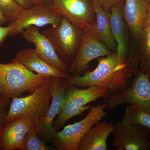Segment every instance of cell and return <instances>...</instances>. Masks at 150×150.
Wrapping results in <instances>:
<instances>
[{
    "mask_svg": "<svg viewBox=\"0 0 150 150\" xmlns=\"http://www.w3.org/2000/svg\"><path fill=\"white\" fill-rule=\"evenodd\" d=\"M98 64L92 71L83 76H71L63 79L67 87L78 86L86 88L95 86L105 90L107 96L125 89L130 86L132 73L127 69L126 61L121 59L117 53L98 58Z\"/></svg>",
    "mask_w": 150,
    "mask_h": 150,
    "instance_id": "1",
    "label": "cell"
},
{
    "mask_svg": "<svg viewBox=\"0 0 150 150\" xmlns=\"http://www.w3.org/2000/svg\"><path fill=\"white\" fill-rule=\"evenodd\" d=\"M48 77L34 74L18 62L0 64V94L10 99L32 93Z\"/></svg>",
    "mask_w": 150,
    "mask_h": 150,
    "instance_id": "2",
    "label": "cell"
},
{
    "mask_svg": "<svg viewBox=\"0 0 150 150\" xmlns=\"http://www.w3.org/2000/svg\"><path fill=\"white\" fill-rule=\"evenodd\" d=\"M51 77L30 95L24 97L12 99L5 118V124L16 118L26 117L35 122V124L45 116L52 100Z\"/></svg>",
    "mask_w": 150,
    "mask_h": 150,
    "instance_id": "3",
    "label": "cell"
},
{
    "mask_svg": "<svg viewBox=\"0 0 150 150\" xmlns=\"http://www.w3.org/2000/svg\"><path fill=\"white\" fill-rule=\"evenodd\" d=\"M106 96L105 90L95 86L84 89L78 88L75 86L67 87L62 111L53 123L55 131L59 132L70 119L82 115L84 111L89 110L91 106L87 104L101 98H105Z\"/></svg>",
    "mask_w": 150,
    "mask_h": 150,
    "instance_id": "4",
    "label": "cell"
},
{
    "mask_svg": "<svg viewBox=\"0 0 150 150\" xmlns=\"http://www.w3.org/2000/svg\"><path fill=\"white\" fill-rule=\"evenodd\" d=\"M42 34L51 41L59 58L69 66L79 49L81 30L62 17L59 24L43 30Z\"/></svg>",
    "mask_w": 150,
    "mask_h": 150,
    "instance_id": "5",
    "label": "cell"
},
{
    "mask_svg": "<svg viewBox=\"0 0 150 150\" xmlns=\"http://www.w3.org/2000/svg\"><path fill=\"white\" fill-rule=\"evenodd\" d=\"M104 103L92 106L83 119L79 122L65 126L50 143L58 150H78L80 143L89 130L96 123L101 121L105 115Z\"/></svg>",
    "mask_w": 150,
    "mask_h": 150,
    "instance_id": "6",
    "label": "cell"
},
{
    "mask_svg": "<svg viewBox=\"0 0 150 150\" xmlns=\"http://www.w3.org/2000/svg\"><path fill=\"white\" fill-rule=\"evenodd\" d=\"M109 110L127 104L141 107L150 114V78L142 70L128 88L105 98Z\"/></svg>",
    "mask_w": 150,
    "mask_h": 150,
    "instance_id": "7",
    "label": "cell"
},
{
    "mask_svg": "<svg viewBox=\"0 0 150 150\" xmlns=\"http://www.w3.org/2000/svg\"><path fill=\"white\" fill-rule=\"evenodd\" d=\"M81 30V45L77 54L69 66V73L80 75L94 59L113 53L94 35L90 26Z\"/></svg>",
    "mask_w": 150,
    "mask_h": 150,
    "instance_id": "8",
    "label": "cell"
},
{
    "mask_svg": "<svg viewBox=\"0 0 150 150\" xmlns=\"http://www.w3.org/2000/svg\"><path fill=\"white\" fill-rule=\"evenodd\" d=\"M62 17L54 11L51 3L33 5L29 8L23 9L16 19L8 23V25L12 28L9 36H16L32 25L37 27L47 25L56 26L60 23Z\"/></svg>",
    "mask_w": 150,
    "mask_h": 150,
    "instance_id": "9",
    "label": "cell"
},
{
    "mask_svg": "<svg viewBox=\"0 0 150 150\" xmlns=\"http://www.w3.org/2000/svg\"><path fill=\"white\" fill-rule=\"evenodd\" d=\"M51 92L52 98L51 104L45 116L35 124V128L38 137L46 142L52 141L56 137L53 127L54 119L62 111L64 100L65 90L67 88L62 78L51 77Z\"/></svg>",
    "mask_w": 150,
    "mask_h": 150,
    "instance_id": "10",
    "label": "cell"
},
{
    "mask_svg": "<svg viewBox=\"0 0 150 150\" xmlns=\"http://www.w3.org/2000/svg\"><path fill=\"white\" fill-rule=\"evenodd\" d=\"M150 130L139 125L126 126L116 121L112 146L117 150H150Z\"/></svg>",
    "mask_w": 150,
    "mask_h": 150,
    "instance_id": "11",
    "label": "cell"
},
{
    "mask_svg": "<svg viewBox=\"0 0 150 150\" xmlns=\"http://www.w3.org/2000/svg\"><path fill=\"white\" fill-rule=\"evenodd\" d=\"M53 9L79 29L88 27L96 16L90 0H52Z\"/></svg>",
    "mask_w": 150,
    "mask_h": 150,
    "instance_id": "12",
    "label": "cell"
},
{
    "mask_svg": "<svg viewBox=\"0 0 150 150\" xmlns=\"http://www.w3.org/2000/svg\"><path fill=\"white\" fill-rule=\"evenodd\" d=\"M22 37L28 42L33 43L38 55L58 71L69 74V66L59 58L52 43L36 26H29L22 33Z\"/></svg>",
    "mask_w": 150,
    "mask_h": 150,
    "instance_id": "13",
    "label": "cell"
},
{
    "mask_svg": "<svg viewBox=\"0 0 150 150\" xmlns=\"http://www.w3.org/2000/svg\"><path fill=\"white\" fill-rule=\"evenodd\" d=\"M35 123L26 117L16 118L3 126L0 131V144L4 150H23L25 135Z\"/></svg>",
    "mask_w": 150,
    "mask_h": 150,
    "instance_id": "14",
    "label": "cell"
},
{
    "mask_svg": "<svg viewBox=\"0 0 150 150\" xmlns=\"http://www.w3.org/2000/svg\"><path fill=\"white\" fill-rule=\"evenodd\" d=\"M150 4L144 0H124L123 15L134 38L140 39Z\"/></svg>",
    "mask_w": 150,
    "mask_h": 150,
    "instance_id": "15",
    "label": "cell"
},
{
    "mask_svg": "<svg viewBox=\"0 0 150 150\" xmlns=\"http://www.w3.org/2000/svg\"><path fill=\"white\" fill-rule=\"evenodd\" d=\"M12 62H18L29 71L45 76L66 79L70 76L52 67L38 55L35 49L27 48L19 51Z\"/></svg>",
    "mask_w": 150,
    "mask_h": 150,
    "instance_id": "16",
    "label": "cell"
},
{
    "mask_svg": "<svg viewBox=\"0 0 150 150\" xmlns=\"http://www.w3.org/2000/svg\"><path fill=\"white\" fill-rule=\"evenodd\" d=\"M96 18L90 25L94 34L100 41L112 51L115 53L117 45L112 36L110 27V11L106 10L96 3L92 2Z\"/></svg>",
    "mask_w": 150,
    "mask_h": 150,
    "instance_id": "17",
    "label": "cell"
},
{
    "mask_svg": "<svg viewBox=\"0 0 150 150\" xmlns=\"http://www.w3.org/2000/svg\"><path fill=\"white\" fill-rule=\"evenodd\" d=\"M114 128L112 122L98 121L85 135L78 150H107L108 138L112 134Z\"/></svg>",
    "mask_w": 150,
    "mask_h": 150,
    "instance_id": "18",
    "label": "cell"
},
{
    "mask_svg": "<svg viewBox=\"0 0 150 150\" xmlns=\"http://www.w3.org/2000/svg\"><path fill=\"white\" fill-rule=\"evenodd\" d=\"M123 2L111 9L110 11V27L116 45V53L122 60L126 61L127 40L125 21L123 15Z\"/></svg>",
    "mask_w": 150,
    "mask_h": 150,
    "instance_id": "19",
    "label": "cell"
},
{
    "mask_svg": "<svg viewBox=\"0 0 150 150\" xmlns=\"http://www.w3.org/2000/svg\"><path fill=\"white\" fill-rule=\"evenodd\" d=\"M121 122L125 126L139 125L150 130V114L137 105H129L126 108Z\"/></svg>",
    "mask_w": 150,
    "mask_h": 150,
    "instance_id": "20",
    "label": "cell"
},
{
    "mask_svg": "<svg viewBox=\"0 0 150 150\" xmlns=\"http://www.w3.org/2000/svg\"><path fill=\"white\" fill-rule=\"evenodd\" d=\"M56 150V148L48 146L39 138L35 127L30 129L25 137L23 150Z\"/></svg>",
    "mask_w": 150,
    "mask_h": 150,
    "instance_id": "21",
    "label": "cell"
},
{
    "mask_svg": "<svg viewBox=\"0 0 150 150\" xmlns=\"http://www.w3.org/2000/svg\"><path fill=\"white\" fill-rule=\"evenodd\" d=\"M22 9L15 0H0V11L8 23L16 19Z\"/></svg>",
    "mask_w": 150,
    "mask_h": 150,
    "instance_id": "22",
    "label": "cell"
},
{
    "mask_svg": "<svg viewBox=\"0 0 150 150\" xmlns=\"http://www.w3.org/2000/svg\"><path fill=\"white\" fill-rule=\"evenodd\" d=\"M143 56L142 66L150 59V27L145 26L141 34Z\"/></svg>",
    "mask_w": 150,
    "mask_h": 150,
    "instance_id": "23",
    "label": "cell"
},
{
    "mask_svg": "<svg viewBox=\"0 0 150 150\" xmlns=\"http://www.w3.org/2000/svg\"><path fill=\"white\" fill-rule=\"evenodd\" d=\"M10 104V99L0 96V131L5 124V118L8 111L6 108Z\"/></svg>",
    "mask_w": 150,
    "mask_h": 150,
    "instance_id": "24",
    "label": "cell"
},
{
    "mask_svg": "<svg viewBox=\"0 0 150 150\" xmlns=\"http://www.w3.org/2000/svg\"><path fill=\"white\" fill-rule=\"evenodd\" d=\"M91 2L96 3L106 10L110 11L111 9L121 3L124 0H90Z\"/></svg>",
    "mask_w": 150,
    "mask_h": 150,
    "instance_id": "25",
    "label": "cell"
},
{
    "mask_svg": "<svg viewBox=\"0 0 150 150\" xmlns=\"http://www.w3.org/2000/svg\"><path fill=\"white\" fill-rule=\"evenodd\" d=\"M11 26L8 25L7 27H2L0 25V47L2 45L6 38L9 35L11 31Z\"/></svg>",
    "mask_w": 150,
    "mask_h": 150,
    "instance_id": "26",
    "label": "cell"
},
{
    "mask_svg": "<svg viewBox=\"0 0 150 150\" xmlns=\"http://www.w3.org/2000/svg\"><path fill=\"white\" fill-rule=\"evenodd\" d=\"M15 1L23 9L29 8L33 6L30 0H15Z\"/></svg>",
    "mask_w": 150,
    "mask_h": 150,
    "instance_id": "27",
    "label": "cell"
},
{
    "mask_svg": "<svg viewBox=\"0 0 150 150\" xmlns=\"http://www.w3.org/2000/svg\"><path fill=\"white\" fill-rule=\"evenodd\" d=\"M141 70L150 78V59L142 66Z\"/></svg>",
    "mask_w": 150,
    "mask_h": 150,
    "instance_id": "28",
    "label": "cell"
},
{
    "mask_svg": "<svg viewBox=\"0 0 150 150\" xmlns=\"http://www.w3.org/2000/svg\"><path fill=\"white\" fill-rule=\"evenodd\" d=\"M32 5L50 4L52 0H30Z\"/></svg>",
    "mask_w": 150,
    "mask_h": 150,
    "instance_id": "29",
    "label": "cell"
},
{
    "mask_svg": "<svg viewBox=\"0 0 150 150\" xmlns=\"http://www.w3.org/2000/svg\"><path fill=\"white\" fill-rule=\"evenodd\" d=\"M145 26H149L150 27V6L146 17L144 27Z\"/></svg>",
    "mask_w": 150,
    "mask_h": 150,
    "instance_id": "30",
    "label": "cell"
},
{
    "mask_svg": "<svg viewBox=\"0 0 150 150\" xmlns=\"http://www.w3.org/2000/svg\"><path fill=\"white\" fill-rule=\"evenodd\" d=\"M8 22L6 18L2 13L0 11V25Z\"/></svg>",
    "mask_w": 150,
    "mask_h": 150,
    "instance_id": "31",
    "label": "cell"
},
{
    "mask_svg": "<svg viewBox=\"0 0 150 150\" xmlns=\"http://www.w3.org/2000/svg\"><path fill=\"white\" fill-rule=\"evenodd\" d=\"M144 1H145L149 3V4H150V0H144Z\"/></svg>",
    "mask_w": 150,
    "mask_h": 150,
    "instance_id": "32",
    "label": "cell"
},
{
    "mask_svg": "<svg viewBox=\"0 0 150 150\" xmlns=\"http://www.w3.org/2000/svg\"><path fill=\"white\" fill-rule=\"evenodd\" d=\"M2 149V147L1 146V144H0V150Z\"/></svg>",
    "mask_w": 150,
    "mask_h": 150,
    "instance_id": "33",
    "label": "cell"
},
{
    "mask_svg": "<svg viewBox=\"0 0 150 150\" xmlns=\"http://www.w3.org/2000/svg\"><path fill=\"white\" fill-rule=\"evenodd\" d=\"M0 96H1V94H0Z\"/></svg>",
    "mask_w": 150,
    "mask_h": 150,
    "instance_id": "34",
    "label": "cell"
}]
</instances>
